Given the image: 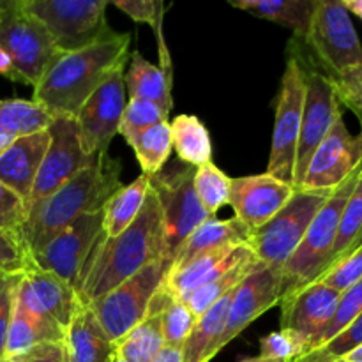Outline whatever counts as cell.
<instances>
[{"mask_svg": "<svg viewBox=\"0 0 362 362\" xmlns=\"http://www.w3.org/2000/svg\"><path fill=\"white\" fill-rule=\"evenodd\" d=\"M16 140L14 136H11V134H6V133H0V156L4 154V152L7 151V148L13 145V141Z\"/></svg>", "mask_w": 362, "mask_h": 362, "instance_id": "obj_53", "label": "cell"}, {"mask_svg": "<svg viewBox=\"0 0 362 362\" xmlns=\"http://www.w3.org/2000/svg\"><path fill=\"white\" fill-rule=\"evenodd\" d=\"M106 362H126V361H124L122 357L119 356V354H117V352H113V354H112V357H110V359L106 361Z\"/></svg>", "mask_w": 362, "mask_h": 362, "instance_id": "obj_57", "label": "cell"}, {"mask_svg": "<svg viewBox=\"0 0 362 362\" xmlns=\"http://www.w3.org/2000/svg\"><path fill=\"white\" fill-rule=\"evenodd\" d=\"M165 346L159 315L148 310L147 317L115 343V352L126 362H151Z\"/></svg>", "mask_w": 362, "mask_h": 362, "instance_id": "obj_32", "label": "cell"}, {"mask_svg": "<svg viewBox=\"0 0 362 362\" xmlns=\"http://www.w3.org/2000/svg\"><path fill=\"white\" fill-rule=\"evenodd\" d=\"M260 265L257 257H251L247 260H244L243 264H239L237 267H233L232 271L225 272L219 278H216L214 281L207 283L205 286L198 288L197 292H193L191 296H187L184 299V303L189 306V310L193 311L194 317H202L205 311L211 306H214L219 299H223L225 296L232 293L255 269Z\"/></svg>", "mask_w": 362, "mask_h": 362, "instance_id": "obj_35", "label": "cell"}, {"mask_svg": "<svg viewBox=\"0 0 362 362\" xmlns=\"http://www.w3.org/2000/svg\"><path fill=\"white\" fill-rule=\"evenodd\" d=\"M126 67L113 71L101 87L85 101L76 115L78 133L81 147L87 156H98L108 152L110 144L119 134L120 120L127 105Z\"/></svg>", "mask_w": 362, "mask_h": 362, "instance_id": "obj_14", "label": "cell"}, {"mask_svg": "<svg viewBox=\"0 0 362 362\" xmlns=\"http://www.w3.org/2000/svg\"><path fill=\"white\" fill-rule=\"evenodd\" d=\"M338 359L332 357L331 354L325 352L324 349H317V350H310V352L303 354L297 359L290 361V362H336Z\"/></svg>", "mask_w": 362, "mask_h": 362, "instance_id": "obj_49", "label": "cell"}, {"mask_svg": "<svg viewBox=\"0 0 362 362\" xmlns=\"http://www.w3.org/2000/svg\"><path fill=\"white\" fill-rule=\"evenodd\" d=\"M233 292L219 299L202 317H198L193 331L182 346V362H209L214 359L216 345L225 329Z\"/></svg>", "mask_w": 362, "mask_h": 362, "instance_id": "obj_27", "label": "cell"}, {"mask_svg": "<svg viewBox=\"0 0 362 362\" xmlns=\"http://www.w3.org/2000/svg\"><path fill=\"white\" fill-rule=\"evenodd\" d=\"M129 59L131 64L124 73L127 99H144L158 105L166 113L172 112V74L145 60L140 52H133Z\"/></svg>", "mask_w": 362, "mask_h": 362, "instance_id": "obj_25", "label": "cell"}, {"mask_svg": "<svg viewBox=\"0 0 362 362\" xmlns=\"http://www.w3.org/2000/svg\"><path fill=\"white\" fill-rule=\"evenodd\" d=\"M230 4L235 9L290 28L296 39L304 41L310 32L317 0H232Z\"/></svg>", "mask_w": 362, "mask_h": 362, "instance_id": "obj_26", "label": "cell"}, {"mask_svg": "<svg viewBox=\"0 0 362 362\" xmlns=\"http://www.w3.org/2000/svg\"><path fill=\"white\" fill-rule=\"evenodd\" d=\"M49 145L39 166L30 198L27 202V218L39 204L90 165L95 156L85 154L78 133L76 120L55 117L48 127Z\"/></svg>", "mask_w": 362, "mask_h": 362, "instance_id": "obj_13", "label": "cell"}, {"mask_svg": "<svg viewBox=\"0 0 362 362\" xmlns=\"http://www.w3.org/2000/svg\"><path fill=\"white\" fill-rule=\"evenodd\" d=\"M362 279V243L352 253L343 257L341 260L336 262L334 265L327 269L320 278L318 283H324L329 288L336 290L338 293H343L346 288L356 285Z\"/></svg>", "mask_w": 362, "mask_h": 362, "instance_id": "obj_41", "label": "cell"}, {"mask_svg": "<svg viewBox=\"0 0 362 362\" xmlns=\"http://www.w3.org/2000/svg\"><path fill=\"white\" fill-rule=\"evenodd\" d=\"M362 243V170L357 179L356 187L343 209L341 219H339L338 235H336L334 246H332L331 258H329V267L336 262L341 260L349 253H352ZM327 267V269H329ZM325 269V271H327Z\"/></svg>", "mask_w": 362, "mask_h": 362, "instance_id": "obj_36", "label": "cell"}, {"mask_svg": "<svg viewBox=\"0 0 362 362\" xmlns=\"http://www.w3.org/2000/svg\"><path fill=\"white\" fill-rule=\"evenodd\" d=\"M362 313V279L357 281L356 285H352L350 288H346L345 292L339 293L338 306H336L334 315H332L331 322L325 325L324 331L317 336L313 343H311L310 350L322 349V346L327 345L331 339H334L357 315Z\"/></svg>", "mask_w": 362, "mask_h": 362, "instance_id": "obj_40", "label": "cell"}, {"mask_svg": "<svg viewBox=\"0 0 362 362\" xmlns=\"http://www.w3.org/2000/svg\"><path fill=\"white\" fill-rule=\"evenodd\" d=\"M362 166V131L352 134L343 115L318 145L299 189L334 191Z\"/></svg>", "mask_w": 362, "mask_h": 362, "instance_id": "obj_16", "label": "cell"}, {"mask_svg": "<svg viewBox=\"0 0 362 362\" xmlns=\"http://www.w3.org/2000/svg\"><path fill=\"white\" fill-rule=\"evenodd\" d=\"M193 184L202 207L211 218H216L223 205H228L232 179L223 170H219L214 163L198 166L194 170Z\"/></svg>", "mask_w": 362, "mask_h": 362, "instance_id": "obj_37", "label": "cell"}, {"mask_svg": "<svg viewBox=\"0 0 362 362\" xmlns=\"http://www.w3.org/2000/svg\"><path fill=\"white\" fill-rule=\"evenodd\" d=\"M165 251V230L158 198L148 187L144 209L133 225L115 239L99 235L90 257L85 262L76 296L81 303H92L129 279Z\"/></svg>", "mask_w": 362, "mask_h": 362, "instance_id": "obj_1", "label": "cell"}, {"mask_svg": "<svg viewBox=\"0 0 362 362\" xmlns=\"http://www.w3.org/2000/svg\"><path fill=\"white\" fill-rule=\"evenodd\" d=\"M304 45L313 52L329 78H341L362 69L361 39L343 2L317 0Z\"/></svg>", "mask_w": 362, "mask_h": 362, "instance_id": "obj_10", "label": "cell"}, {"mask_svg": "<svg viewBox=\"0 0 362 362\" xmlns=\"http://www.w3.org/2000/svg\"><path fill=\"white\" fill-rule=\"evenodd\" d=\"M0 74H2L4 78H7V80H9L11 76V62L2 52H0Z\"/></svg>", "mask_w": 362, "mask_h": 362, "instance_id": "obj_52", "label": "cell"}, {"mask_svg": "<svg viewBox=\"0 0 362 362\" xmlns=\"http://www.w3.org/2000/svg\"><path fill=\"white\" fill-rule=\"evenodd\" d=\"M193 166L184 165L179 159L163 166L161 172L148 177L151 191L158 198L165 230V251L163 257L172 265L184 240L211 216L202 207L194 191Z\"/></svg>", "mask_w": 362, "mask_h": 362, "instance_id": "obj_5", "label": "cell"}, {"mask_svg": "<svg viewBox=\"0 0 362 362\" xmlns=\"http://www.w3.org/2000/svg\"><path fill=\"white\" fill-rule=\"evenodd\" d=\"M129 34H119L88 48L59 53L45 76L34 87L32 101L49 115L76 119L88 98L113 71L126 67L129 59Z\"/></svg>", "mask_w": 362, "mask_h": 362, "instance_id": "obj_2", "label": "cell"}, {"mask_svg": "<svg viewBox=\"0 0 362 362\" xmlns=\"http://www.w3.org/2000/svg\"><path fill=\"white\" fill-rule=\"evenodd\" d=\"M255 257L250 246H233L223 247V250L209 251L200 255L180 269H170L165 276L161 288L166 290L170 296L184 300L187 296L197 292L198 288L207 283L214 281L225 272L232 271L247 258Z\"/></svg>", "mask_w": 362, "mask_h": 362, "instance_id": "obj_21", "label": "cell"}, {"mask_svg": "<svg viewBox=\"0 0 362 362\" xmlns=\"http://www.w3.org/2000/svg\"><path fill=\"white\" fill-rule=\"evenodd\" d=\"M14 2H16V0H0V20L6 16V13L13 7Z\"/></svg>", "mask_w": 362, "mask_h": 362, "instance_id": "obj_55", "label": "cell"}, {"mask_svg": "<svg viewBox=\"0 0 362 362\" xmlns=\"http://www.w3.org/2000/svg\"><path fill=\"white\" fill-rule=\"evenodd\" d=\"M239 362H271V361L264 359L262 356H255V357H243Z\"/></svg>", "mask_w": 362, "mask_h": 362, "instance_id": "obj_56", "label": "cell"}, {"mask_svg": "<svg viewBox=\"0 0 362 362\" xmlns=\"http://www.w3.org/2000/svg\"><path fill=\"white\" fill-rule=\"evenodd\" d=\"M251 232L233 216L230 219L209 218L179 247L170 269H180L200 255L233 246H247Z\"/></svg>", "mask_w": 362, "mask_h": 362, "instance_id": "obj_24", "label": "cell"}, {"mask_svg": "<svg viewBox=\"0 0 362 362\" xmlns=\"http://www.w3.org/2000/svg\"><path fill=\"white\" fill-rule=\"evenodd\" d=\"M53 117L32 99H0V133L14 138L48 129Z\"/></svg>", "mask_w": 362, "mask_h": 362, "instance_id": "obj_33", "label": "cell"}, {"mask_svg": "<svg viewBox=\"0 0 362 362\" xmlns=\"http://www.w3.org/2000/svg\"><path fill=\"white\" fill-rule=\"evenodd\" d=\"M338 300L339 293L336 290L329 288L324 283H311L300 292L279 303V308H281V324H279L281 327L279 329L299 336L306 343L308 352H310L311 343L331 322Z\"/></svg>", "mask_w": 362, "mask_h": 362, "instance_id": "obj_20", "label": "cell"}, {"mask_svg": "<svg viewBox=\"0 0 362 362\" xmlns=\"http://www.w3.org/2000/svg\"><path fill=\"white\" fill-rule=\"evenodd\" d=\"M27 223V205L13 189L0 182V230L21 243ZM23 244V243H21Z\"/></svg>", "mask_w": 362, "mask_h": 362, "instance_id": "obj_43", "label": "cell"}, {"mask_svg": "<svg viewBox=\"0 0 362 362\" xmlns=\"http://www.w3.org/2000/svg\"><path fill=\"white\" fill-rule=\"evenodd\" d=\"M296 193V187L262 173L232 179L228 205L250 232L271 221Z\"/></svg>", "mask_w": 362, "mask_h": 362, "instance_id": "obj_19", "label": "cell"}, {"mask_svg": "<svg viewBox=\"0 0 362 362\" xmlns=\"http://www.w3.org/2000/svg\"><path fill=\"white\" fill-rule=\"evenodd\" d=\"M64 362H106L115 352L90 308L78 300L62 341Z\"/></svg>", "mask_w": 362, "mask_h": 362, "instance_id": "obj_23", "label": "cell"}, {"mask_svg": "<svg viewBox=\"0 0 362 362\" xmlns=\"http://www.w3.org/2000/svg\"><path fill=\"white\" fill-rule=\"evenodd\" d=\"M62 343H45L23 357L25 362H64Z\"/></svg>", "mask_w": 362, "mask_h": 362, "instance_id": "obj_48", "label": "cell"}, {"mask_svg": "<svg viewBox=\"0 0 362 362\" xmlns=\"http://www.w3.org/2000/svg\"><path fill=\"white\" fill-rule=\"evenodd\" d=\"M343 361L345 362H362V345L357 346V349L352 350L350 354H346V356L343 357Z\"/></svg>", "mask_w": 362, "mask_h": 362, "instance_id": "obj_54", "label": "cell"}, {"mask_svg": "<svg viewBox=\"0 0 362 362\" xmlns=\"http://www.w3.org/2000/svg\"><path fill=\"white\" fill-rule=\"evenodd\" d=\"M339 105H345L356 113L362 124V69H356L341 78H331Z\"/></svg>", "mask_w": 362, "mask_h": 362, "instance_id": "obj_46", "label": "cell"}, {"mask_svg": "<svg viewBox=\"0 0 362 362\" xmlns=\"http://www.w3.org/2000/svg\"><path fill=\"white\" fill-rule=\"evenodd\" d=\"M343 6H345V9L349 11L350 14H356L357 18L362 20V0H345Z\"/></svg>", "mask_w": 362, "mask_h": 362, "instance_id": "obj_51", "label": "cell"}, {"mask_svg": "<svg viewBox=\"0 0 362 362\" xmlns=\"http://www.w3.org/2000/svg\"><path fill=\"white\" fill-rule=\"evenodd\" d=\"M21 274L6 276L0 274V361L6 359L7 334H9L11 318H13L14 297H16L18 283Z\"/></svg>", "mask_w": 362, "mask_h": 362, "instance_id": "obj_44", "label": "cell"}, {"mask_svg": "<svg viewBox=\"0 0 362 362\" xmlns=\"http://www.w3.org/2000/svg\"><path fill=\"white\" fill-rule=\"evenodd\" d=\"M103 230V212L85 214L57 233L45 247L28 257L39 269L53 272L76 292L85 262Z\"/></svg>", "mask_w": 362, "mask_h": 362, "instance_id": "obj_15", "label": "cell"}, {"mask_svg": "<svg viewBox=\"0 0 362 362\" xmlns=\"http://www.w3.org/2000/svg\"><path fill=\"white\" fill-rule=\"evenodd\" d=\"M119 159L108 152L95 156L94 161L28 214L23 228L25 251L28 257L45 247L53 237L85 214L103 212L110 198L124 186L120 180Z\"/></svg>", "mask_w": 362, "mask_h": 362, "instance_id": "obj_3", "label": "cell"}, {"mask_svg": "<svg viewBox=\"0 0 362 362\" xmlns=\"http://www.w3.org/2000/svg\"><path fill=\"white\" fill-rule=\"evenodd\" d=\"M279 300H281V274L260 262V265L233 292L225 329L216 345V356L265 311L278 306Z\"/></svg>", "mask_w": 362, "mask_h": 362, "instance_id": "obj_18", "label": "cell"}, {"mask_svg": "<svg viewBox=\"0 0 362 362\" xmlns=\"http://www.w3.org/2000/svg\"><path fill=\"white\" fill-rule=\"evenodd\" d=\"M0 52L11 62L9 80L32 88L60 53L45 25L25 9L23 0H16L0 20Z\"/></svg>", "mask_w": 362, "mask_h": 362, "instance_id": "obj_7", "label": "cell"}, {"mask_svg": "<svg viewBox=\"0 0 362 362\" xmlns=\"http://www.w3.org/2000/svg\"><path fill=\"white\" fill-rule=\"evenodd\" d=\"M306 352V343L297 334L283 329L260 339V356L271 362H290Z\"/></svg>", "mask_w": 362, "mask_h": 362, "instance_id": "obj_42", "label": "cell"}, {"mask_svg": "<svg viewBox=\"0 0 362 362\" xmlns=\"http://www.w3.org/2000/svg\"><path fill=\"white\" fill-rule=\"evenodd\" d=\"M64 332L53 325L45 324L28 313L14 297L13 318L7 334L6 357H25L28 352L45 343H62Z\"/></svg>", "mask_w": 362, "mask_h": 362, "instance_id": "obj_29", "label": "cell"}, {"mask_svg": "<svg viewBox=\"0 0 362 362\" xmlns=\"http://www.w3.org/2000/svg\"><path fill=\"white\" fill-rule=\"evenodd\" d=\"M117 9L124 11L131 20L138 23H147L154 28V34L158 37L159 57H161V69L168 74L172 73V60H170L168 46L163 37V14H165V4L158 0H115L112 2Z\"/></svg>", "mask_w": 362, "mask_h": 362, "instance_id": "obj_38", "label": "cell"}, {"mask_svg": "<svg viewBox=\"0 0 362 362\" xmlns=\"http://www.w3.org/2000/svg\"><path fill=\"white\" fill-rule=\"evenodd\" d=\"M148 177L140 175L133 182L122 186L103 209V230L105 239H115L133 225L144 209L148 194Z\"/></svg>", "mask_w": 362, "mask_h": 362, "instance_id": "obj_28", "label": "cell"}, {"mask_svg": "<svg viewBox=\"0 0 362 362\" xmlns=\"http://www.w3.org/2000/svg\"><path fill=\"white\" fill-rule=\"evenodd\" d=\"M151 310L159 315V324H161L163 339L165 346L182 350L187 336L193 331L198 318L189 310L184 300L170 296L166 290L159 288L151 304Z\"/></svg>", "mask_w": 362, "mask_h": 362, "instance_id": "obj_31", "label": "cell"}, {"mask_svg": "<svg viewBox=\"0 0 362 362\" xmlns=\"http://www.w3.org/2000/svg\"><path fill=\"white\" fill-rule=\"evenodd\" d=\"M0 362H25L23 357H6V359H2Z\"/></svg>", "mask_w": 362, "mask_h": 362, "instance_id": "obj_58", "label": "cell"}, {"mask_svg": "<svg viewBox=\"0 0 362 362\" xmlns=\"http://www.w3.org/2000/svg\"><path fill=\"white\" fill-rule=\"evenodd\" d=\"M177 159L193 168L212 163V141L209 129L197 115L175 117L170 124Z\"/></svg>", "mask_w": 362, "mask_h": 362, "instance_id": "obj_30", "label": "cell"}, {"mask_svg": "<svg viewBox=\"0 0 362 362\" xmlns=\"http://www.w3.org/2000/svg\"><path fill=\"white\" fill-rule=\"evenodd\" d=\"M361 170L362 166L341 186L332 191L331 197L327 198V202L322 205V209L311 221L303 243L283 265L281 300L288 299L293 293L300 292L308 285L317 281L329 267V258H331L332 246H334L336 235H338L339 219H341L343 209L356 187Z\"/></svg>", "mask_w": 362, "mask_h": 362, "instance_id": "obj_4", "label": "cell"}, {"mask_svg": "<svg viewBox=\"0 0 362 362\" xmlns=\"http://www.w3.org/2000/svg\"><path fill=\"white\" fill-rule=\"evenodd\" d=\"M49 145V131L16 138L0 156V182L13 189L27 205L39 166Z\"/></svg>", "mask_w": 362, "mask_h": 362, "instance_id": "obj_22", "label": "cell"}, {"mask_svg": "<svg viewBox=\"0 0 362 362\" xmlns=\"http://www.w3.org/2000/svg\"><path fill=\"white\" fill-rule=\"evenodd\" d=\"M23 6L45 25L60 53L88 48L117 34L106 21V0H23Z\"/></svg>", "mask_w": 362, "mask_h": 362, "instance_id": "obj_6", "label": "cell"}, {"mask_svg": "<svg viewBox=\"0 0 362 362\" xmlns=\"http://www.w3.org/2000/svg\"><path fill=\"white\" fill-rule=\"evenodd\" d=\"M16 300L35 318L60 329L66 334L80 299L73 286L67 285L64 279L53 272L39 269L28 260L18 283Z\"/></svg>", "mask_w": 362, "mask_h": 362, "instance_id": "obj_17", "label": "cell"}, {"mask_svg": "<svg viewBox=\"0 0 362 362\" xmlns=\"http://www.w3.org/2000/svg\"><path fill=\"white\" fill-rule=\"evenodd\" d=\"M331 194L332 191L296 189L271 221L251 232L247 246L258 262L281 274L283 265L303 243L311 221Z\"/></svg>", "mask_w": 362, "mask_h": 362, "instance_id": "obj_8", "label": "cell"}, {"mask_svg": "<svg viewBox=\"0 0 362 362\" xmlns=\"http://www.w3.org/2000/svg\"><path fill=\"white\" fill-rule=\"evenodd\" d=\"M293 53L299 59L304 73L303 120H300L296 166H293V187L299 189L304 175H306L311 156L317 151L318 145L325 140L329 131L332 129L334 122L343 113L331 78L308 64L297 49H293Z\"/></svg>", "mask_w": 362, "mask_h": 362, "instance_id": "obj_12", "label": "cell"}, {"mask_svg": "<svg viewBox=\"0 0 362 362\" xmlns=\"http://www.w3.org/2000/svg\"><path fill=\"white\" fill-rule=\"evenodd\" d=\"M362 345V313L357 315L334 339L327 343L322 349L325 352L331 354L336 359H343L346 354H350L352 350H356L357 346Z\"/></svg>", "mask_w": 362, "mask_h": 362, "instance_id": "obj_47", "label": "cell"}, {"mask_svg": "<svg viewBox=\"0 0 362 362\" xmlns=\"http://www.w3.org/2000/svg\"><path fill=\"white\" fill-rule=\"evenodd\" d=\"M168 117L170 113H166L154 103L144 101V99H127L126 110H124L122 120H120L119 134L124 136V140L129 145L138 134L158 126V124L166 122Z\"/></svg>", "mask_w": 362, "mask_h": 362, "instance_id": "obj_39", "label": "cell"}, {"mask_svg": "<svg viewBox=\"0 0 362 362\" xmlns=\"http://www.w3.org/2000/svg\"><path fill=\"white\" fill-rule=\"evenodd\" d=\"M336 362H345V361H343V359H338Z\"/></svg>", "mask_w": 362, "mask_h": 362, "instance_id": "obj_59", "label": "cell"}, {"mask_svg": "<svg viewBox=\"0 0 362 362\" xmlns=\"http://www.w3.org/2000/svg\"><path fill=\"white\" fill-rule=\"evenodd\" d=\"M304 105V73L296 53L286 59L278 98H276L274 131H272L271 156L265 173L281 182L293 186L297 145H299L300 120Z\"/></svg>", "mask_w": 362, "mask_h": 362, "instance_id": "obj_11", "label": "cell"}, {"mask_svg": "<svg viewBox=\"0 0 362 362\" xmlns=\"http://www.w3.org/2000/svg\"><path fill=\"white\" fill-rule=\"evenodd\" d=\"M151 362H182V350L173 346H163L161 352Z\"/></svg>", "mask_w": 362, "mask_h": 362, "instance_id": "obj_50", "label": "cell"}, {"mask_svg": "<svg viewBox=\"0 0 362 362\" xmlns=\"http://www.w3.org/2000/svg\"><path fill=\"white\" fill-rule=\"evenodd\" d=\"M28 255L16 237L0 230V274L16 276L25 271Z\"/></svg>", "mask_w": 362, "mask_h": 362, "instance_id": "obj_45", "label": "cell"}, {"mask_svg": "<svg viewBox=\"0 0 362 362\" xmlns=\"http://www.w3.org/2000/svg\"><path fill=\"white\" fill-rule=\"evenodd\" d=\"M168 271L170 262L159 258L108 293L87 303L110 341L117 343L147 317L152 299L161 288Z\"/></svg>", "mask_w": 362, "mask_h": 362, "instance_id": "obj_9", "label": "cell"}, {"mask_svg": "<svg viewBox=\"0 0 362 362\" xmlns=\"http://www.w3.org/2000/svg\"><path fill=\"white\" fill-rule=\"evenodd\" d=\"M129 147L134 151V158L141 166V175L152 177L161 172L163 166L168 163L172 156V131H170V122L158 124L151 129L138 134Z\"/></svg>", "mask_w": 362, "mask_h": 362, "instance_id": "obj_34", "label": "cell"}]
</instances>
